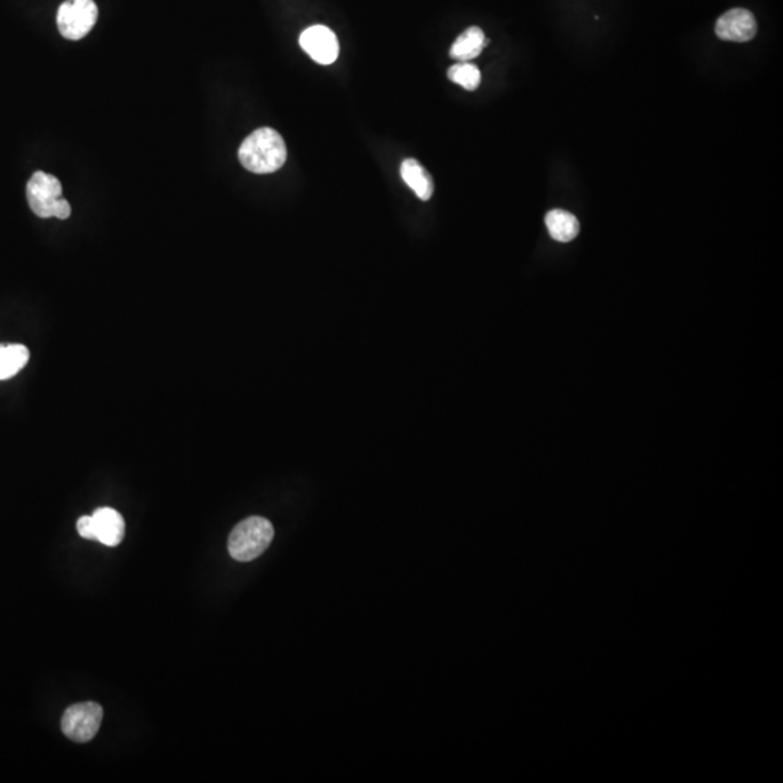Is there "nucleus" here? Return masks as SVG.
Instances as JSON below:
<instances>
[{"mask_svg":"<svg viewBox=\"0 0 783 783\" xmlns=\"http://www.w3.org/2000/svg\"><path fill=\"white\" fill-rule=\"evenodd\" d=\"M275 537L272 522L261 517H250L238 522L228 538V551L237 562H251L267 549Z\"/></svg>","mask_w":783,"mask_h":783,"instance_id":"f03ea898","label":"nucleus"},{"mask_svg":"<svg viewBox=\"0 0 783 783\" xmlns=\"http://www.w3.org/2000/svg\"><path fill=\"white\" fill-rule=\"evenodd\" d=\"M546 227L551 238L559 243L575 240L580 231L578 218L563 209H553L546 215Z\"/></svg>","mask_w":783,"mask_h":783,"instance_id":"9b49d317","label":"nucleus"},{"mask_svg":"<svg viewBox=\"0 0 783 783\" xmlns=\"http://www.w3.org/2000/svg\"><path fill=\"white\" fill-rule=\"evenodd\" d=\"M299 44L312 60L322 66L333 64L340 53L337 35L324 25H314L305 29L299 38Z\"/></svg>","mask_w":783,"mask_h":783,"instance_id":"0eeeda50","label":"nucleus"},{"mask_svg":"<svg viewBox=\"0 0 783 783\" xmlns=\"http://www.w3.org/2000/svg\"><path fill=\"white\" fill-rule=\"evenodd\" d=\"M103 710L96 702H82L72 705L61 718V730L76 743H87L95 739L101 728Z\"/></svg>","mask_w":783,"mask_h":783,"instance_id":"39448f33","label":"nucleus"},{"mask_svg":"<svg viewBox=\"0 0 783 783\" xmlns=\"http://www.w3.org/2000/svg\"><path fill=\"white\" fill-rule=\"evenodd\" d=\"M401 176L406 185L415 192L421 201H428L433 196L434 183L430 173L414 159H406L401 166Z\"/></svg>","mask_w":783,"mask_h":783,"instance_id":"9d476101","label":"nucleus"},{"mask_svg":"<svg viewBox=\"0 0 783 783\" xmlns=\"http://www.w3.org/2000/svg\"><path fill=\"white\" fill-rule=\"evenodd\" d=\"M63 195V186L53 174L35 172L28 180L27 198L29 208L37 217L53 218Z\"/></svg>","mask_w":783,"mask_h":783,"instance_id":"423d86ee","label":"nucleus"},{"mask_svg":"<svg viewBox=\"0 0 783 783\" xmlns=\"http://www.w3.org/2000/svg\"><path fill=\"white\" fill-rule=\"evenodd\" d=\"M715 34L720 40L731 43H747L757 34L756 19L747 9H731L718 18Z\"/></svg>","mask_w":783,"mask_h":783,"instance_id":"6e6552de","label":"nucleus"},{"mask_svg":"<svg viewBox=\"0 0 783 783\" xmlns=\"http://www.w3.org/2000/svg\"><path fill=\"white\" fill-rule=\"evenodd\" d=\"M77 531L87 540H96L108 547H116L125 537V521L112 508H99L90 517L79 518Z\"/></svg>","mask_w":783,"mask_h":783,"instance_id":"7ed1b4c3","label":"nucleus"},{"mask_svg":"<svg viewBox=\"0 0 783 783\" xmlns=\"http://www.w3.org/2000/svg\"><path fill=\"white\" fill-rule=\"evenodd\" d=\"M288 157L285 140L272 128H260L248 135L238 150V159L251 173H275Z\"/></svg>","mask_w":783,"mask_h":783,"instance_id":"f257e3e1","label":"nucleus"},{"mask_svg":"<svg viewBox=\"0 0 783 783\" xmlns=\"http://www.w3.org/2000/svg\"><path fill=\"white\" fill-rule=\"evenodd\" d=\"M447 74H449L451 82L464 87L466 90L478 89L480 79H482L478 67L469 63V61L467 63L454 64V66L450 67Z\"/></svg>","mask_w":783,"mask_h":783,"instance_id":"ddd939ff","label":"nucleus"},{"mask_svg":"<svg viewBox=\"0 0 783 783\" xmlns=\"http://www.w3.org/2000/svg\"><path fill=\"white\" fill-rule=\"evenodd\" d=\"M486 45H488V40H486L482 29L470 27L451 45L450 57L459 63H467V61L479 57Z\"/></svg>","mask_w":783,"mask_h":783,"instance_id":"1a4fd4ad","label":"nucleus"},{"mask_svg":"<svg viewBox=\"0 0 783 783\" xmlns=\"http://www.w3.org/2000/svg\"><path fill=\"white\" fill-rule=\"evenodd\" d=\"M98 16L93 0H67L58 9V31L67 40H82L95 27Z\"/></svg>","mask_w":783,"mask_h":783,"instance_id":"20e7f679","label":"nucleus"},{"mask_svg":"<svg viewBox=\"0 0 783 783\" xmlns=\"http://www.w3.org/2000/svg\"><path fill=\"white\" fill-rule=\"evenodd\" d=\"M29 362V350L22 344H0V380L18 375Z\"/></svg>","mask_w":783,"mask_h":783,"instance_id":"f8f14e48","label":"nucleus"}]
</instances>
